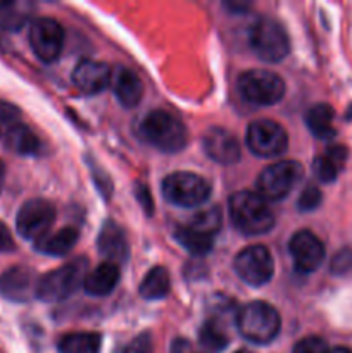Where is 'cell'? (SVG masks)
<instances>
[{"instance_id": "1", "label": "cell", "mask_w": 352, "mask_h": 353, "mask_svg": "<svg viewBox=\"0 0 352 353\" xmlns=\"http://www.w3.org/2000/svg\"><path fill=\"white\" fill-rule=\"evenodd\" d=\"M233 226L245 236H261L275 226V216L259 193L238 192L228 202Z\"/></svg>"}, {"instance_id": "2", "label": "cell", "mask_w": 352, "mask_h": 353, "mask_svg": "<svg viewBox=\"0 0 352 353\" xmlns=\"http://www.w3.org/2000/svg\"><path fill=\"white\" fill-rule=\"evenodd\" d=\"M140 133L152 147L166 154H176L186 147L188 133L182 121L171 112L155 109L144 117Z\"/></svg>"}, {"instance_id": "3", "label": "cell", "mask_w": 352, "mask_h": 353, "mask_svg": "<svg viewBox=\"0 0 352 353\" xmlns=\"http://www.w3.org/2000/svg\"><path fill=\"white\" fill-rule=\"evenodd\" d=\"M282 319L275 307L266 302H251L237 314V330L245 340L268 345L278 336Z\"/></svg>"}, {"instance_id": "4", "label": "cell", "mask_w": 352, "mask_h": 353, "mask_svg": "<svg viewBox=\"0 0 352 353\" xmlns=\"http://www.w3.org/2000/svg\"><path fill=\"white\" fill-rule=\"evenodd\" d=\"M248 43L264 62H280L289 55L290 40L282 24L271 17H259L248 30Z\"/></svg>"}, {"instance_id": "5", "label": "cell", "mask_w": 352, "mask_h": 353, "mask_svg": "<svg viewBox=\"0 0 352 353\" xmlns=\"http://www.w3.org/2000/svg\"><path fill=\"white\" fill-rule=\"evenodd\" d=\"M161 188L162 195L169 203L183 207V209L202 205L211 195V185L207 183V179L195 174V172L186 171L173 172V174L166 176Z\"/></svg>"}, {"instance_id": "6", "label": "cell", "mask_w": 352, "mask_h": 353, "mask_svg": "<svg viewBox=\"0 0 352 353\" xmlns=\"http://www.w3.org/2000/svg\"><path fill=\"white\" fill-rule=\"evenodd\" d=\"M86 276V262L72 261L68 265L47 272L38 279L37 299L43 302H61L71 296L79 288Z\"/></svg>"}, {"instance_id": "7", "label": "cell", "mask_w": 352, "mask_h": 353, "mask_svg": "<svg viewBox=\"0 0 352 353\" xmlns=\"http://www.w3.org/2000/svg\"><path fill=\"white\" fill-rule=\"evenodd\" d=\"M238 90L254 105H273L285 95V83L276 72L251 69L238 78Z\"/></svg>"}, {"instance_id": "8", "label": "cell", "mask_w": 352, "mask_h": 353, "mask_svg": "<svg viewBox=\"0 0 352 353\" xmlns=\"http://www.w3.org/2000/svg\"><path fill=\"white\" fill-rule=\"evenodd\" d=\"M304 169L297 161H282L276 164L268 165L264 171L259 174L255 186L262 199L268 200H282L299 185L302 179Z\"/></svg>"}, {"instance_id": "9", "label": "cell", "mask_w": 352, "mask_h": 353, "mask_svg": "<svg viewBox=\"0 0 352 353\" xmlns=\"http://www.w3.org/2000/svg\"><path fill=\"white\" fill-rule=\"evenodd\" d=\"M55 221V207L43 199H31L23 203L16 217L17 233L24 240H31L37 243L43 236H47L48 230Z\"/></svg>"}, {"instance_id": "10", "label": "cell", "mask_w": 352, "mask_h": 353, "mask_svg": "<svg viewBox=\"0 0 352 353\" xmlns=\"http://www.w3.org/2000/svg\"><path fill=\"white\" fill-rule=\"evenodd\" d=\"M247 147L259 157H276L289 147V137L278 123L271 119H259L248 124Z\"/></svg>"}, {"instance_id": "11", "label": "cell", "mask_w": 352, "mask_h": 353, "mask_svg": "<svg viewBox=\"0 0 352 353\" xmlns=\"http://www.w3.org/2000/svg\"><path fill=\"white\" fill-rule=\"evenodd\" d=\"M235 271L247 285L262 286L273 278L275 261L268 248L262 245H252L235 257Z\"/></svg>"}, {"instance_id": "12", "label": "cell", "mask_w": 352, "mask_h": 353, "mask_svg": "<svg viewBox=\"0 0 352 353\" xmlns=\"http://www.w3.org/2000/svg\"><path fill=\"white\" fill-rule=\"evenodd\" d=\"M30 45L40 61H57L64 47V30L55 19L38 17L30 26Z\"/></svg>"}, {"instance_id": "13", "label": "cell", "mask_w": 352, "mask_h": 353, "mask_svg": "<svg viewBox=\"0 0 352 353\" xmlns=\"http://www.w3.org/2000/svg\"><path fill=\"white\" fill-rule=\"evenodd\" d=\"M289 250L295 262L297 271L309 274V272L317 271L324 262V245L321 243L320 238L311 231L302 230L297 231L289 241Z\"/></svg>"}, {"instance_id": "14", "label": "cell", "mask_w": 352, "mask_h": 353, "mask_svg": "<svg viewBox=\"0 0 352 353\" xmlns=\"http://www.w3.org/2000/svg\"><path fill=\"white\" fill-rule=\"evenodd\" d=\"M38 279L30 268L16 265L0 276V293L7 300L24 303L37 296Z\"/></svg>"}, {"instance_id": "15", "label": "cell", "mask_w": 352, "mask_h": 353, "mask_svg": "<svg viewBox=\"0 0 352 353\" xmlns=\"http://www.w3.org/2000/svg\"><path fill=\"white\" fill-rule=\"evenodd\" d=\"M204 150L221 165H233L240 161L242 148L237 138L223 128H209L204 134Z\"/></svg>"}, {"instance_id": "16", "label": "cell", "mask_w": 352, "mask_h": 353, "mask_svg": "<svg viewBox=\"0 0 352 353\" xmlns=\"http://www.w3.org/2000/svg\"><path fill=\"white\" fill-rule=\"evenodd\" d=\"M109 65L93 59H83L72 71V83L85 95H97L110 85Z\"/></svg>"}, {"instance_id": "17", "label": "cell", "mask_w": 352, "mask_h": 353, "mask_svg": "<svg viewBox=\"0 0 352 353\" xmlns=\"http://www.w3.org/2000/svg\"><path fill=\"white\" fill-rule=\"evenodd\" d=\"M110 86L119 103L126 109L138 105L144 97V83L126 68H117L110 72Z\"/></svg>"}, {"instance_id": "18", "label": "cell", "mask_w": 352, "mask_h": 353, "mask_svg": "<svg viewBox=\"0 0 352 353\" xmlns=\"http://www.w3.org/2000/svg\"><path fill=\"white\" fill-rule=\"evenodd\" d=\"M99 252L109 262H123L128 259V241L123 230L113 221H107L99 234Z\"/></svg>"}, {"instance_id": "19", "label": "cell", "mask_w": 352, "mask_h": 353, "mask_svg": "<svg viewBox=\"0 0 352 353\" xmlns=\"http://www.w3.org/2000/svg\"><path fill=\"white\" fill-rule=\"evenodd\" d=\"M117 281H119V268L113 262H104L85 276L83 288L88 295L106 296L116 288Z\"/></svg>"}, {"instance_id": "20", "label": "cell", "mask_w": 352, "mask_h": 353, "mask_svg": "<svg viewBox=\"0 0 352 353\" xmlns=\"http://www.w3.org/2000/svg\"><path fill=\"white\" fill-rule=\"evenodd\" d=\"M333 107L328 105V103H316L307 110L306 124L314 137L320 138V140H328L337 133L333 128Z\"/></svg>"}, {"instance_id": "21", "label": "cell", "mask_w": 352, "mask_h": 353, "mask_svg": "<svg viewBox=\"0 0 352 353\" xmlns=\"http://www.w3.org/2000/svg\"><path fill=\"white\" fill-rule=\"evenodd\" d=\"M78 231L75 228H64V230L57 231L54 234H47L41 240L35 243L38 252L47 255H54V257H61L66 255L78 241Z\"/></svg>"}, {"instance_id": "22", "label": "cell", "mask_w": 352, "mask_h": 353, "mask_svg": "<svg viewBox=\"0 0 352 353\" xmlns=\"http://www.w3.org/2000/svg\"><path fill=\"white\" fill-rule=\"evenodd\" d=\"M6 147L17 155H35L40 147L37 134L24 124L17 123L6 133Z\"/></svg>"}, {"instance_id": "23", "label": "cell", "mask_w": 352, "mask_h": 353, "mask_svg": "<svg viewBox=\"0 0 352 353\" xmlns=\"http://www.w3.org/2000/svg\"><path fill=\"white\" fill-rule=\"evenodd\" d=\"M171 288L169 272L164 268H154L145 274L140 285V295L145 300H161L164 299Z\"/></svg>"}, {"instance_id": "24", "label": "cell", "mask_w": 352, "mask_h": 353, "mask_svg": "<svg viewBox=\"0 0 352 353\" xmlns=\"http://www.w3.org/2000/svg\"><path fill=\"white\" fill-rule=\"evenodd\" d=\"M61 353H99L100 336L95 333H69L59 340Z\"/></svg>"}, {"instance_id": "25", "label": "cell", "mask_w": 352, "mask_h": 353, "mask_svg": "<svg viewBox=\"0 0 352 353\" xmlns=\"http://www.w3.org/2000/svg\"><path fill=\"white\" fill-rule=\"evenodd\" d=\"M175 240L185 248L186 252H190L192 255H206L209 254L211 248H213L214 240L211 236H206L202 233H197V231L190 230L188 226H179L175 231Z\"/></svg>"}, {"instance_id": "26", "label": "cell", "mask_w": 352, "mask_h": 353, "mask_svg": "<svg viewBox=\"0 0 352 353\" xmlns=\"http://www.w3.org/2000/svg\"><path fill=\"white\" fill-rule=\"evenodd\" d=\"M190 230L213 238L221 230V210L217 207L202 209L190 219Z\"/></svg>"}, {"instance_id": "27", "label": "cell", "mask_w": 352, "mask_h": 353, "mask_svg": "<svg viewBox=\"0 0 352 353\" xmlns=\"http://www.w3.org/2000/svg\"><path fill=\"white\" fill-rule=\"evenodd\" d=\"M199 341L200 345L209 352H221L228 347V343H230L228 334L224 333L223 327L213 319L204 323V326L200 327Z\"/></svg>"}, {"instance_id": "28", "label": "cell", "mask_w": 352, "mask_h": 353, "mask_svg": "<svg viewBox=\"0 0 352 353\" xmlns=\"http://www.w3.org/2000/svg\"><path fill=\"white\" fill-rule=\"evenodd\" d=\"M313 172L321 183H333L338 176V168L326 155H320V157L314 159Z\"/></svg>"}, {"instance_id": "29", "label": "cell", "mask_w": 352, "mask_h": 353, "mask_svg": "<svg viewBox=\"0 0 352 353\" xmlns=\"http://www.w3.org/2000/svg\"><path fill=\"white\" fill-rule=\"evenodd\" d=\"M26 14L19 12V10H14L12 6L6 7V9L0 10V30L6 31H19L21 28L26 23Z\"/></svg>"}, {"instance_id": "30", "label": "cell", "mask_w": 352, "mask_h": 353, "mask_svg": "<svg viewBox=\"0 0 352 353\" xmlns=\"http://www.w3.org/2000/svg\"><path fill=\"white\" fill-rule=\"evenodd\" d=\"M321 200H323V195H321L320 190H317L316 186L309 185L302 190L297 205H299V210H302V212H311V210L317 209Z\"/></svg>"}, {"instance_id": "31", "label": "cell", "mask_w": 352, "mask_h": 353, "mask_svg": "<svg viewBox=\"0 0 352 353\" xmlns=\"http://www.w3.org/2000/svg\"><path fill=\"white\" fill-rule=\"evenodd\" d=\"M330 271L337 276H344L352 271V248H344L331 259Z\"/></svg>"}, {"instance_id": "32", "label": "cell", "mask_w": 352, "mask_h": 353, "mask_svg": "<svg viewBox=\"0 0 352 353\" xmlns=\"http://www.w3.org/2000/svg\"><path fill=\"white\" fill-rule=\"evenodd\" d=\"M292 353H328V347L324 340L317 336H307L297 341Z\"/></svg>"}, {"instance_id": "33", "label": "cell", "mask_w": 352, "mask_h": 353, "mask_svg": "<svg viewBox=\"0 0 352 353\" xmlns=\"http://www.w3.org/2000/svg\"><path fill=\"white\" fill-rule=\"evenodd\" d=\"M21 117V110L9 102H0V124L2 126H16Z\"/></svg>"}, {"instance_id": "34", "label": "cell", "mask_w": 352, "mask_h": 353, "mask_svg": "<svg viewBox=\"0 0 352 353\" xmlns=\"http://www.w3.org/2000/svg\"><path fill=\"white\" fill-rule=\"evenodd\" d=\"M123 353H152V338L148 333L138 334L135 340L130 341Z\"/></svg>"}, {"instance_id": "35", "label": "cell", "mask_w": 352, "mask_h": 353, "mask_svg": "<svg viewBox=\"0 0 352 353\" xmlns=\"http://www.w3.org/2000/svg\"><path fill=\"white\" fill-rule=\"evenodd\" d=\"M135 196H137L138 203L144 207L145 214H152V210H154V202H152L150 190H148L144 183H137V186H135Z\"/></svg>"}, {"instance_id": "36", "label": "cell", "mask_w": 352, "mask_h": 353, "mask_svg": "<svg viewBox=\"0 0 352 353\" xmlns=\"http://www.w3.org/2000/svg\"><path fill=\"white\" fill-rule=\"evenodd\" d=\"M347 155H349L347 148L342 147V145H333V147H330L326 150V157L330 159V161L333 162L338 169L344 168L345 161H347Z\"/></svg>"}, {"instance_id": "37", "label": "cell", "mask_w": 352, "mask_h": 353, "mask_svg": "<svg viewBox=\"0 0 352 353\" xmlns=\"http://www.w3.org/2000/svg\"><path fill=\"white\" fill-rule=\"evenodd\" d=\"M14 250V240L10 234L9 228L3 223H0V252Z\"/></svg>"}, {"instance_id": "38", "label": "cell", "mask_w": 352, "mask_h": 353, "mask_svg": "<svg viewBox=\"0 0 352 353\" xmlns=\"http://www.w3.org/2000/svg\"><path fill=\"white\" fill-rule=\"evenodd\" d=\"M3 183H6V164L0 161V193H2Z\"/></svg>"}, {"instance_id": "39", "label": "cell", "mask_w": 352, "mask_h": 353, "mask_svg": "<svg viewBox=\"0 0 352 353\" xmlns=\"http://www.w3.org/2000/svg\"><path fill=\"white\" fill-rule=\"evenodd\" d=\"M328 353H352V350L347 347H335L331 350H328Z\"/></svg>"}, {"instance_id": "40", "label": "cell", "mask_w": 352, "mask_h": 353, "mask_svg": "<svg viewBox=\"0 0 352 353\" xmlns=\"http://www.w3.org/2000/svg\"><path fill=\"white\" fill-rule=\"evenodd\" d=\"M345 119L352 121V103L347 107V112H345Z\"/></svg>"}, {"instance_id": "41", "label": "cell", "mask_w": 352, "mask_h": 353, "mask_svg": "<svg viewBox=\"0 0 352 353\" xmlns=\"http://www.w3.org/2000/svg\"><path fill=\"white\" fill-rule=\"evenodd\" d=\"M237 353H248V352H245V350H240V352H237Z\"/></svg>"}]
</instances>
